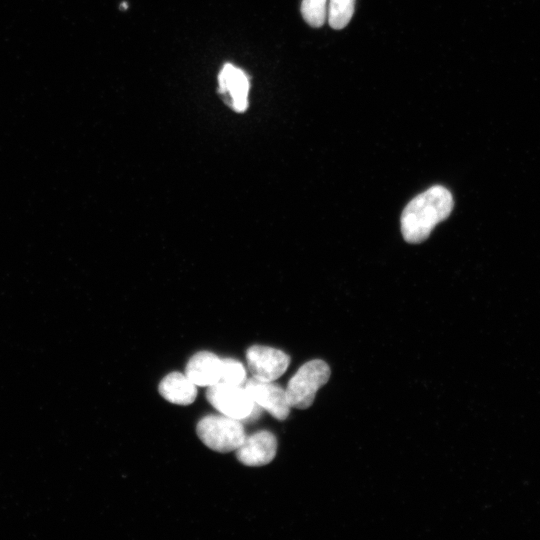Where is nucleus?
<instances>
[{
	"label": "nucleus",
	"instance_id": "f257e3e1",
	"mask_svg": "<svg viewBox=\"0 0 540 540\" xmlns=\"http://www.w3.org/2000/svg\"><path fill=\"white\" fill-rule=\"evenodd\" d=\"M454 206L452 194L443 186L435 185L414 197L401 215V232L409 243L428 238L434 227L445 220Z\"/></svg>",
	"mask_w": 540,
	"mask_h": 540
},
{
	"label": "nucleus",
	"instance_id": "f03ea898",
	"mask_svg": "<svg viewBox=\"0 0 540 540\" xmlns=\"http://www.w3.org/2000/svg\"><path fill=\"white\" fill-rule=\"evenodd\" d=\"M196 432L207 447L220 453L235 451L246 436L242 421L223 414L201 418Z\"/></svg>",
	"mask_w": 540,
	"mask_h": 540
},
{
	"label": "nucleus",
	"instance_id": "7ed1b4c3",
	"mask_svg": "<svg viewBox=\"0 0 540 540\" xmlns=\"http://www.w3.org/2000/svg\"><path fill=\"white\" fill-rule=\"evenodd\" d=\"M329 377L330 368L325 361L314 359L303 364L285 389L289 406L297 409L310 407L316 392L328 382Z\"/></svg>",
	"mask_w": 540,
	"mask_h": 540
},
{
	"label": "nucleus",
	"instance_id": "20e7f679",
	"mask_svg": "<svg viewBox=\"0 0 540 540\" xmlns=\"http://www.w3.org/2000/svg\"><path fill=\"white\" fill-rule=\"evenodd\" d=\"M206 398L221 414L242 422L250 416L255 406L244 386L221 381L207 387Z\"/></svg>",
	"mask_w": 540,
	"mask_h": 540
},
{
	"label": "nucleus",
	"instance_id": "39448f33",
	"mask_svg": "<svg viewBox=\"0 0 540 540\" xmlns=\"http://www.w3.org/2000/svg\"><path fill=\"white\" fill-rule=\"evenodd\" d=\"M247 365L252 377L272 382L284 374L290 364V356L282 350L253 345L246 351Z\"/></svg>",
	"mask_w": 540,
	"mask_h": 540
},
{
	"label": "nucleus",
	"instance_id": "423d86ee",
	"mask_svg": "<svg viewBox=\"0 0 540 540\" xmlns=\"http://www.w3.org/2000/svg\"><path fill=\"white\" fill-rule=\"evenodd\" d=\"M244 387L253 402L277 420H285L289 416L291 407L287 401L286 391L280 385L252 377L245 381Z\"/></svg>",
	"mask_w": 540,
	"mask_h": 540
},
{
	"label": "nucleus",
	"instance_id": "0eeeda50",
	"mask_svg": "<svg viewBox=\"0 0 540 540\" xmlns=\"http://www.w3.org/2000/svg\"><path fill=\"white\" fill-rule=\"evenodd\" d=\"M235 451L238 461L242 464L251 467L264 466L275 458L277 439L272 432L260 430L245 436Z\"/></svg>",
	"mask_w": 540,
	"mask_h": 540
},
{
	"label": "nucleus",
	"instance_id": "6e6552de",
	"mask_svg": "<svg viewBox=\"0 0 540 540\" xmlns=\"http://www.w3.org/2000/svg\"><path fill=\"white\" fill-rule=\"evenodd\" d=\"M219 92L225 96L227 104L236 112H244L248 107L250 83L247 74L233 64H225L218 76Z\"/></svg>",
	"mask_w": 540,
	"mask_h": 540
},
{
	"label": "nucleus",
	"instance_id": "1a4fd4ad",
	"mask_svg": "<svg viewBox=\"0 0 540 540\" xmlns=\"http://www.w3.org/2000/svg\"><path fill=\"white\" fill-rule=\"evenodd\" d=\"M222 359L209 351L195 353L187 362L185 375L196 385L212 386L221 380Z\"/></svg>",
	"mask_w": 540,
	"mask_h": 540
},
{
	"label": "nucleus",
	"instance_id": "9d476101",
	"mask_svg": "<svg viewBox=\"0 0 540 540\" xmlns=\"http://www.w3.org/2000/svg\"><path fill=\"white\" fill-rule=\"evenodd\" d=\"M158 390L164 399L177 405L192 404L197 396L196 385L180 372L166 375L161 380Z\"/></svg>",
	"mask_w": 540,
	"mask_h": 540
},
{
	"label": "nucleus",
	"instance_id": "9b49d317",
	"mask_svg": "<svg viewBox=\"0 0 540 540\" xmlns=\"http://www.w3.org/2000/svg\"><path fill=\"white\" fill-rule=\"evenodd\" d=\"M355 0H329L327 19L333 29L347 26L354 14Z\"/></svg>",
	"mask_w": 540,
	"mask_h": 540
},
{
	"label": "nucleus",
	"instance_id": "f8f14e48",
	"mask_svg": "<svg viewBox=\"0 0 540 540\" xmlns=\"http://www.w3.org/2000/svg\"><path fill=\"white\" fill-rule=\"evenodd\" d=\"M329 0H302L301 14L312 27H320L327 20Z\"/></svg>",
	"mask_w": 540,
	"mask_h": 540
},
{
	"label": "nucleus",
	"instance_id": "ddd939ff",
	"mask_svg": "<svg viewBox=\"0 0 540 540\" xmlns=\"http://www.w3.org/2000/svg\"><path fill=\"white\" fill-rule=\"evenodd\" d=\"M221 382L231 385H243L246 371L241 362L233 358L222 359Z\"/></svg>",
	"mask_w": 540,
	"mask_h": 540
}]
</instances>
